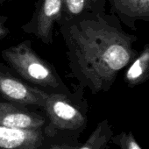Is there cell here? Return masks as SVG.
<instances>
[{"label":"cell","instance_id":"cell-10","mask_svg":"<svg viewBox=\"0 0 149 149\" xmlns=\"http://www.w3.org/2000/svg\"><path fill=\"white\" fill-rule=\"evenodd\" d=\"M110 142L118 146L120 149H142L131 131L128 132H121L117 135H113Z\"/></svg>","mask_w":149,"mask_h":149},{"label":"cell","instance_id":"cell-9","mask_svg":"<svg viewBox=\"0 0 149 149\" xmlns=\"http://www.w3.org/2000/svg\"><path fill=\"white\" fill-rule=\"evenodd\" d=\"M149 68V50L144 51L140 57L133 63L127 73V79L132 84H136L141 79Z\"/></svg>","mask_w":149,"mask_h":149},{"label":"cell","instance_id":"cell-2","mask_svg":"<svg viewBox=\"0 0 149 149\" xmlns=\"http://www.w3.org/2000/svg\"><path fill=\"white\" fill-rule=\"evenodd\" d=\"M4 59L20 76L31 83L47 87L57 88L59 83L51 68L42 61L26 43L12 47L3 52Z\"/></svg>","mask_w":149,"mask_h":149},{"label":"cell","instance_id":"cell-1","mask_svg":"<svg viewBox=\"0 0 149 149\" xmlns=\"http://www.w3.org/2000/svg\"><path fill=\"white\" fill-rule=\"evenodd\" d=\"M72 38L80 69L96 89L130 61V51L112 30L87 26L74 29Z\"/></svg>","mask_w":149,"mask_h":149},{"label":"cell","instance_id":"cell-12","mask_svg":"<svg viewBox=\"0 0 149 149\" xmlns=\"http://www.w3.org/2000/svg\"><path fill=\"white\" fill-rule=\"evenodd\" d=\"M78 146H74L72 144H67V143H63V144H55L50 147H47L46 149H77Z\"/></svg>","mask_w":149,"mask_h":149},{"label":"cell","instance_id":"cell-11","mask_svg":"<svg viewBox=\"0 0 149 149\" xmlns=\"http://www.w3.org/2000/svg\"><path fill=\"white\" fill-rule=\"evenodd\" d=\"M68 11L71 14H79L84 8L85 0H65Z\"/></svg>","mask_w":149,"mask_h":149},{"label":"cell","instance_id":"cell-5","mask_svg":"<svg viewBox=\"0 0 149 149\" xmlns=\"http://www.w3.org/2000/svg\"><path fill=\"white\" fill-rule=\"evenodd\" d=\"M44 128L20 129L0 126V149H46Z\"/></svg>","mask_w":149,"mask_h":149},{"label":"cell","instance_id":"cell-7","mask_svg":"<svg viewBox=\"0 0 149 149\" xmlns=\"http://www.w3.org/2000/svg\"><path fill=\"white\" fill-rule=\"evenodd\" d=\"M61 0H44L37 18L36 31L38 36L48 43L51 41L54 22L60 17Z\"/></svg>","mask_w":149,"mask_h":149},{"label":"cell","instance_id":"cell-8","mask_svg":"<svg viewBox=\"0 0 149 149\" xmlns=\"http://www.w3.org/2000/svg\"><path fill=\"white\" fill-rule=\"evenodd\" d=\"M113 131L107 120L100 122L88 139L77 149H105L113 136Z\"/></svg>","mask_w":149,"mask_h":149},{"label":"cell","instance_id":"cell-4","mask_svg":"<svg viewBox=\"0 0 149 149\" xmlns=\"http://www.w3.org/2000/svg\"><path fill=\"white\" fill-rule=\"evenodd\" d=\"M47 93L0 71V96L22 105L44 107Z\"/></svg>","mask_w":149,"mask_h":149},{"label":"cell","instance_id":"cell-6","mask_svg":"<svg viewBox=\"0 0 149 149\" xmlns=\"http://www.w3.org/2000/svg\"><path fill=\"white\" fill-rule=\"evenodd\" d=\"M46 119L22 104L0 101V126L20 129L44 128Z\"/></svg>","mask_w":149,"mask_h":149},{"label":"cell","instance_id":"cell-13","mask_svg":"<svg viewBox=\"0 0 149 149\" xmlns=\"http://www.w3.org/2000/svg\"><path fill=\"white\" fill-rule=\"evenodd\" d=\"M6 33H7L6 29L4 28V27H2V26H0V37H1V36H5Z\"/></svg>","mask_w":149,"mask_h":149},{"label":"cell","instance_id":"cell-3","mask_svg":"<svg viewBox=\"0 0 149 149\" xmlns=\"http://www.w3.org/2000/svg\"><path fill=\"white\" fill-rule=\"evenodd\" d=\"M43 109L49 119L48 125L44 128L48 138L55 136L60 131H78L86 125V116L64 95L47 94Z\"/></svg>","mask_w":149,"mask_h":149}]
</instances>
